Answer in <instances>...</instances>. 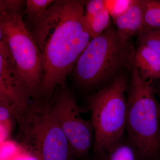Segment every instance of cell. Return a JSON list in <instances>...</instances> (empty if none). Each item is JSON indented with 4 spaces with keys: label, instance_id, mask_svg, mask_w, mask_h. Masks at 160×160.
<instances>
[{
    "label": "cell",
    "instance_id": "obj_1",
    "mask_svg": "<svg viewBox=\"0 0 160 160\" xmlns=\"http://www.w3.org/2000/svg\"><path fill=\"white\" fill-rule=\"evenodd\" d=\"M86 1L57 0L30 23L43 61L42 82L33 101L50 105L58 87L66 85L92 38L83 24Z\"/></svg>",
    "mask_w": 160,
    "mask_h": 160
},
{
    "label": "cell",
    "instance_id": "obj_5",
    "mask_svg": "<svg viewBox=\"0 0 160 160\" xmlns=\"http://www.w3.org/2000/svg\"><path fill=\"white\" fill-rule=\"evenodd\" d=\"M12 118L18 125L21 143L36 160H71L74 154L50 104L32 102L13 112Z\"/></svg>",
    "mask_w": 160,
    "mask_h": 160
},
{
    "label": "cell",
    "instance_id": "obj_9",
    "mask_svg": "<svg viewBox=\"0 0 160 160\" xmlns=\"http://www.w3.org/2000/svg\"><path fill=\"white\" fill-rule=\"evenodd\" d=\"M112 20L117 31L126 39L138 37L144 27L143 0H133L125 12Z\"/></svg>",
    "mask_w": 160,
    "mask_h": 160
},
{
    "label": "cell",
    "instance_id": "obj_7",
    "mask_svg": "<svg viewBox=\"0 0 160 160\" xmlns=\"http://www.w3.org/2000/svg\"><path fill=\"white\" fill-rule=\"evenodd\" d=\"M50 108L73 154L78 157L87 155L94 144V129L91 121L81 116L75 99L66 85L55 90Z\"/></svg>",
    "mask_w": 160,
    "mask_h": 160
},
{
    "label": "cell",
    "instance_id": "obj_10",
    "mask_svg": "<svg viewBox=\"0 0 160 160\" xmlns=\"http://www.w3.org/2000/svg\"><path fill=\"white\" fill-rule=\"evenodd\" d=\"M134 66L144 79L160 80V55L143 45L136 48Z\"/></svg>",
    "mask_w": 160,
    "mask_h": 160
},
{
    "label": "cell",
    "instance_id": "obj_20",
    "mask_svg": "<svg viewBox=\"0 0 160 160\" xmlns=\"http://www.w3.org/2000/svg\"><path fill=\"white\" fill-rule=\"evenodd\" d=\"M155 89L156 93L160 97V80L158 86L155 87Z\"/></svg>",
    "mask_w": 160,
    "mask_h": 160
},
{
    "label": "cell",
    "instance_id": "obj_2",
    "mask_svg": "<svg viewBox=\"0 0 160 160\" xmlns=\"http://www.w3.org/2000/svg\"><path fill=\"white\" fill-rule=\"evenodd\" d=\"M135 50L112 24L103 34L91 39L71 74L78 86L84 89L103 87L120 74L131 72Z\"/></svg>",
    "mask_w": 160,
    "mask_h": 160
},
{
    "label": "cell",
    "instance_id": "obj_16",
    "mask_svg": "<svg viewBox=\"0 0 160 160\" xmlns=\"http://www.w3.org/2000/svg\"><path fill=\"white\" fill-rule=\"evenodd\" d=\"M12 113L10 106L5 100L0 99V125L3 139H6L11 130Z\"/></svg>",
    "mask_w": 160,
    "mask_h": 160
},
{
    "label": "cell",
    "instance_id": "obj_18",
    "mask_svg": "<svg viewBox=\"0 0 160 160\" xmlns=\"http://www.w3.org/2000/svg\"><path fill=\"white\" fill-rule=\"evenodd\" d=\"M105 8V0L86 1L83 18L89 19Z\"/></svg>",
    "mask_w": 160,
    "mask_h": 160
},
{
    "label": "cell",
    "instance_id": "obj_6",
    "mask_svg": "<svg viewBox=\"0 0 160 160\" xmlns=\"http://www.w3.org/2000/svg\"><path fill=\"white\" fill-rule=\"evenodd\" d=\"M0 40L8 47L21 81L34 99L42 78V58L21 12L0 11Z\"/></svg>",
    "mask_w": 160,
    "mask_h": 160
},
{
    "label": "cell",
    "instance_id": "obj_12",
    "mask_svg": "<svg viewBox=\"0 0 160 160\" xmlns=\"http://www.w3.org/2000/svg\"><path fill=\"white\" fill-rule=\"evenodd\" d=\"M99 157L101 160H144L127 139Z\"/></svg>",
    "mask_w": 160,
    "mask_h": 160
},
{
    "label": "cell",
    "instance_id": "obj_19",
    "mask_svg": "<svg viewBox=\"0 0 160 160\" xmlns=\"http://www.w3.org/2000/svg\"><path fill=\"white\" fill-rule=\"evenodd\" d=\"M25 2L22 0H1L0 11L21 12Z\"/></svg>",
    "mask_w": 160,
    "mask_h": 160
},
{
    "label": "cell",
    "instance_id": "obj_3",
    "mask_svg": "<svg viewBox=\"0 0 160 160\" xmlns=\"http://www.w3.org/2000/svg\"><path fill=\"white\" fill-rule=\"evenodd\" d=\"M152 82L144 79L134 66L127 92V139L144 160L160 159V104Z\"/></svg>",
    "mask_w": 160,
    "mask_h": 160
},
{
    "label": "cell",
    "instance_id": "obj_13",
    "mask_svg": "<svg viewBox=\"0 0 160 160\" xmlns=\"http://www.w3.org/2000/svg\"><path fill=\"white\" fill-rule=\"evenodd\" d=\"M143 2L144 27H160V1L143 0Z\"/></svg>",
    "mask_w": 160,
    "mask_h": 160
},
{
    "label": "cell",
    "instance_id": "obj_11",
    "mask_svg": "<svg viewBox=\"0 0 160 160\" xmlns=\"http://www.w3.org/2000/svg\"><path fill=\"white\" fill-rule=\"evenodd\" d=\"M111 18L109 12L105 8L90 18H83V24L86 32L92 38L101 36L111 26Z\"/></svg>",
    "mask_w": 160,
    "mask_h": 160
},
{
    "label": "cell",
    "instance_id": "obj_15",
    "mask_svg": "<svg viewBox=\"0 0 160 160\" xmlns=\"http://www.w3.org/2000/svg\"><path fill=\"white\" fill-rule=\"evenodd\" d=\"M54 0H27L25 13L29 22L43 14L54 3Z\"/></svg>",
    "mask_w": 160,
    "mask_h": 160
},
{
    "label": "cell",
    "instance_id": "obj_17",
    "mask_svg": "<svg viewBox=\"0 0 160 160\" xmlns=\"http://www.w3.org/2000/svg\"><path fill=\"white\" fill-rule=\"evenodd\" d=\"M133 0L109 1L105 0V8L109 12L112 18H115L127 10Z\"/></svg>",
    "mask_w": 160,
    "mask_h": 160
},
{
    "label": "cell",
    "instance_id": "obj_14",
    "mask_svg": "<svg viewBox=\"0 0 160 160\" xmlns=\"http://www.w3.org/2000/svg\"><path fill=\"white\" fill-rule=\"evenodd\" d=\"M138 46L143 45L160 55V27H144L137 37Z\"/></svg>",
    "mask_w": 160,
    "mask_h": 160
},
{
    "label": "cell",
    "instance_id": "obj_8",
    "mask_svg": "<svg viewBox=\"0 0 160 160\" xmlns=\"http://www.w3.org/2000/svg\"><path fill=\"white\" fill-rule=\"evenodd\" d=\"M31 98L20 79L8 47L0 40V99L9 103L12 112L29 108Z\"/></svg>",
    "mask_w": 160,
    "mask_h": 160
},
{
    "label": "cell",
    "instance_id": "obj_21",
    "mask_svg": "<svg viewBox=\"0 0 160 160\" xmlns=\"http://www.w3.org/2000/svg\"><path fill=\"white\" fill-rule=\"evenodd\" d=\"M158 146L159 152L160 157V129L159 132L158 138Z\"/></svg>",
    "mask_w": 160,
    "mask_h": 160
},
{
    "label": "cell",
    "instance_id": "obj_4",
    "mask_svg": "<svg viewBox=\"0 0 160 160\" xmlns=\"http://www.w3.org/2000/svg\"><path fill=\"white\" fill-rule=\"evenodd\" d=\"M128 72L120 74L88 98L94 132L93 151L99 157L123 140L126 131Z\"/></svg>",
    "mask_w": 160,
    "mask_h": 160
}]
</instances>
